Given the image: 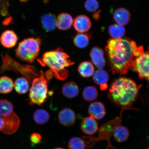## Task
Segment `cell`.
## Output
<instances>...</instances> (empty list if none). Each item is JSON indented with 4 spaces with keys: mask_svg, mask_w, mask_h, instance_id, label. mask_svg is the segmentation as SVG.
<instances>
[{
    "mask_svg": "<svg viewBox=\"0 0 149 149\" xmlns=\"http://www.w3.org/2000/svg\"><path fill=\"white\" fill-rule=\"evenodd\" d=\"M99 11L97 12H96L94 13L93 15V17L94 18V19L96 20H97L99 19L100 17V14Z\"/></svg>",
    "mask_w": 149,
    "mask_h": 149,
    "instance_id": "obj_35",
    "label": "cell"
},
{
    "mask_svg": "<svg viewBox=\"0 0 149 149\" xmlns=\"http://www.w3.org/2000/svg\"><path fill=\"white\" fill-rule=\"evenodd\" d=\"M3 125L1 131L6 135L15 133L19 128L20 120L18 115L13 112L9 116L3 117Z\"/></svg>",
    "mask_w": 149,
    "mask_h": 149,
    "instance_id": "obj_8",
    "label": "cell"
},
{
    "mask_svg": "<svg viewBox=\"0 0 149 149\" xmlns=\"http://www.w3.org/2000/svg\"><path fill=\"white\" fill-rule=\"evenodd\" d=\"M90 55L93 64L98 69H102L105 67L106 61L104 56L103 50L97 46L92 48Z\"/></svg>",
    "mask_w": 149,
    "mask_h": 149,
    "instance_id": "obj_13",
    "label": "cell"
},
{
    "mask_svg": "<svg viewBox=\"0 0 149 149\" xmlns=\"http://www.w3.org/2000/svg\"><path fill=\"white\" fill-rule=\"evenodd\" d=\"M14 107L12 102L6 99L0 100V116H9L13 112Z\"/></svg>",
    "mask_w": 149,
    "mask_h": 149,
    "instance_id": "obj_27",
    "label": "cell"
},
{
    "mask_svg": "<svg viewBox=\"0 0 149 149\" xmlns=\"http://www.w3.org/2000/svg\"><path fill=\"white\" fill-rule=\"evenodd\" d=\"M82 95L84 100L87 101H93L97 98L98 91L95 87L87 86L84 89Z\"/></svg>",
    "mask_w": 149,
    "mask_h": 149,
    "instance_id": "obj_28",
    "label": "cell"
},
{
    "mask_svg": "<svg viewBox=\"0 0 149 149\" xmlns=\"http://www.w3.org/2000/svg\"><path fill=\"white\" fill-rule=\"evenodd\" d=\"M43 29L47 32H51L57 27V18L54 15L49 13L43 15L41 18Z\"/></svg>",
    "mask_w": 149,
    "mask_h": 149,
    "instance_id": "obj_16",
    "label": "cell"
},
{
    "mask_svg": "<svg viewBox=\"0 0 149 149\" xmlns=\"http://www.w3.org/2000/svg\"><path fill=\"white\" fill-rule=\"evenodd\" d=\"M108 64L112 73L125 74L131 69L135 58L144 51L143 47L127 37L111 38L105 48Z\"/></svg>",
    "mask_w": 149,
    "mask_h": 149,
    "instance_id": "obj_1",
    "label": "cell"
},
{
    "mask_svg": "<svg viewBox=\"0 0 149 149\" xmlns=\"http://www.w3.org/2000/svg\"><path fill=\"white\" fill-rule=\"evenodd\" d=\"M88 112L90 116L98 120L103 118L106 114L105 106L100 102L91 103L89 106Z\"/></svg>",
    "mask_w": 149,
    "mask_h": 149,
    "instance_id": "obj_10",
    "label": "cell"
},
{
    "mask_svg": "<svg viewBox=\"0 0 149 149\" xmlns=\"http://www.w3.org/2000/svg\"><path fill=\"white\" fill-rule=\"evenodd\" d=\"M148 49H149V47L148 48Z\"/></svg>",
    "mask_w": 149,
    "mask_h": 149,
    "instance_id": "obj_40",
    "label": "cell"
},
{
    "mask_svg": "<svg viewBox=\"0 0 149 149\" xmlns=\"http://www.w3.org/2000/svg\"><path fill=\"white\" fill-rule=\"evenodd\" d=\"M1 13L2 15L5 16L8 13V12L7 8L1 9Z\"/></svg>",
    "mask_w": 149,
    "mask_h": 149,
    "instance_id": "obj_34",
    "label": "cell"
},
{
    "mask_svg": "<svg viewBox=\"0 0 149 149\" xmlns=\"http://www.w3.org/2000/svg\"><path fill=\"white\" fill-rule=\"evenodd\" d=\"M130 14L127 9L124 8L117 9L113 15V19L117 24L125 26L129 23Z\"/></svg>",
    "mask_w": 149,
    "mask_h": 149,
    "instance_id": "obj_17",
    "label": "cell"
},
{
    "mask_svg": "<svg viewBox=\"0 0 149 149\" xmlns=\"http://www.w3.org/2000/svg\"><path fill=\"white\" fill-rule=\"evenodd\" d=\"M50 115L45 110L40 109L35 111L33 115V119L37 124L43 125L49 121Z\"/></svg>",
    "mask_w": 149,
    "mask_h": 149,
    "instance_id": "obj_25",
    "label": "cell"
},
{
    "mask_svg": "<svg viewBox=\"0 0 149 149\" xmlns=\"http://www.w3.org/2000/svg\"><path fill=\"white\" fill-rule=\"evenodd\" d=\"M81 129L84 133L89 135L94 134L98 130V125L95 119L90 116L85 117L81 123Z\"/></svg>",
    "mask_w": 149,
    "mask_h": 149,
    "instance_id": "obj_14",
    "label": "cell"
},
{
    "mask_svg": "<svg viewBox=\"0 0 149 149\" xmlns=\"http://www.w3.org/2000/svg\"><path fill=\"white\" fill-rule=\"evenodd\" d=\"M132 69L141 79H149V53L143 51L135 58L132 65Z\"/></svg>",
    "mask_w": 149,
    "mask_h": 149,
    "instance_id": "obj_7",
    "label": "cell"
},
{
    "mask_svg": "<svg viewBox=\"0 0 149 149\" xmlns=\"http://www.w3.org/2000/svg\"><path fill=\"white\" fill-rule=\"evenodd\" d=\"M29 80L25 77L18 78L15 81V90L19 94H25L29 90Z\"/></svg>",
    "mask_w": 149,
    "mask_h": 149,
    "instance_id": "obj_22",
    "label": "cell"
},
{
    "mask_svg": "<svg viewBox=\"0 0 149 149\" xmlns=\"http://www.w3.org/2000/svg\"><path fill=\"white\" fill-rule=\"evenodd\" d=\"M42 136L37 133H33L31 134L30 137V140L33 145L39 144L42 141Z\"/></svg>",
    "mask_w": 149,
    "mask_h": 149,
    "instance_id": "obj_31",
    "label": "cell"
},
{
    "mask_svg": "<svg viewBox=\"0 0 149 149\" xmlns=\"http://www.w3.org/2000/svg\"><path fill=\"white\" fill-rule=\"evenodd\" d=\"M78 71L83 77H89L94 74V68L92 63L85 61L80 64L78 67Z\"/></svg>",
    "mask_w": 149,
    "mask_h": 149,
    "instance_id": "obj_23",
    "label": "cell"
},
{
    "mask_svg": "<svg viewBox=\"0 0 149 149\" xmlns=\"http://www.w3.org/2000/svg\"><path fill=\"white\" fill-rule=\"evenodd\" d=\"M19 1L25 3L26 2H27L28 0H19Z\"/></svg>",
    "mask_w": 149,
    "mask_h": 149,
    "instance_id": "obj_37",
    "label": "cell"
},
{
    "mask_svg": "<svg viewBox=\"0 0 149 149\" xmlns=\"http://www.w3.org/2000/svg\"><path fill=\"white\" fill-rule=\"evenodd\" d=\"M113 135L115 141L117 142L123 143L128 139L130 136V132L126 127L118 124L114 128Z\"/></svg>",
    "mask_w": 149,
    "mask_h": 149,
    "instance_id": "obj_19",
    "label": "cell"
},
{
    "mask_svg": "<svg viewBox=\"0 0 149 149\" xmlns=\"http://www.w3.org/2000/svg\"><path fill=\"white\" fill-rule=\"evenodd\" d=\"M62 92L64 96L72 98L78 96L79 89L76 84L73 81H68L65 83L62 88Z\"/></svg>",
    "mask_w": 149,
    "mask_h": 149,
    "instance_id": "obj_20",
    "label": "cell"
},
{
    "mask_svg": "<svg viewBox=\"0 0 149 149\" xmlns=\"http://www.w3.org/2000/svg\"><path fill=\"white\" fill-rule=\"evenodd\" d=\"M91 37L92 35L91 33H78L74 38V45L80 48L86 47L88 45Z\"/></svg>",
    "mask_w": 149,
    "mask_h": 149,
    "instance_id": "obj_21",
    "label": "cell"
},
{
    "mask_svg": "<svg viewBox=\"0 0 149 149\" xmlns=\"http://www.w3.org/2000/svg\"><path fill=\"white\" fill-rule=\"evenodd\" d=\"M41 42V40L39 38L24 39L19 44L15 50L16 56L26 62H34L40 52Z\"/></svg>",
    "mask_w": 149,
    "mask_h": 149,
    "instance_id": "obj_6",
    "label": "cell"
},
{
    "mask_svg": "<svg viewBox=\"0 0 149 149\" xmlns=\"http://www.w3.org/2000/svg\"><path fill=\"white\" fill-rule=\"evenodd\" d=\"M148 80H149V79H148Z\"/></svg>",
    "mask_w": 149,
    "mask_h": 149,
    "instance_id": "obj_41",
    "label": "cell"
},
{
    "mask_svg": "<svg viewBox=\"0 0 149 149\" xmlns=\"http://www.w3.org/2000/svg\"><path fill=\"white\" fill-rule=\"evenodd\" d=\"M14 87L12 79L6 76L0 77V93L6 94L12 92Z\"/></svg>",
    "mask_w": 149,
    "mask_h": 149,
    "instance_id": "obj_24",
    "label": "cell"
},
{
    "mask_svg": "<svg viewBox=\"0 0 149 149\" xmlns=\"http://www.w3.org/2000/svg\"><path fill=\"white\" fill-rule=\"evenodd\" d=\"M85 9L88 12H95L98 8L99 5L97 0H87L85 3Z\"/></svg>",
    "mask_w": 149,
    "mask_h": 149,
    "instance_id": "obj_30",
    "label": "cell"
},
{
    "mask_svg": "<svg viewBox=\"0 0 149 149\" xmlns=\"http://www.w3.org/2000/svg\"><path fill=\"white\" fill-rule=\"evenodd\" d=\"M48 80L42 70L39 77L33 80L28 99L29 105L40 106L45 102L48 97Z\"/></svg>",
    "mask_w": 149,
    "mask_h": 149,
    "instance_id": "obj_4",
    "label": "cell"
},
{
    "mask_svg": "<svg viewBox=\"0 0 149 149\" xmlns=\"http://www.w3.org/2000/svg\"><path fill=\"white\" fill-rule=\"evenodd\" d=\"M18 40L17 35L14 31L7 30L4 31L0 37V42L4 47L10 48L15 46Z\"/></svg>",
    "mask_w": 149,
    "mask_h": 149,
    "instance_id": "obj_9",
    "label": "cell"
},
{
    "mask_svg": "<svg viewBox=\"0 0 149 149\" xmlns=\"http://www.w3.org/2000/svg\"><path fill=\"white\" fill-rule=\"evenodd\" d=\"M13 20V18L12 16H9L8 17L6 18L3 22V24L4 26H7L12 23Z\"/></svg>",
    "mask_w": 149,
    "mask_h": 149,
    "instance_id": "obj_32",
    "label": "cell"
},
{
    "mask_svg": "<svg viewBox=\"0 0 149 149\" xmlns=\"http://www.w3.org/2000/svg\"><path fill=\"white\" fill-rule=\"evenodd\" d=\"M109 78V74L102 69L96 70L93 74V81L100 86V89L102 91H105L107 88Z\"/></svg>",
    "mask_w": 149,
    "mask_h": 149,
    "instance_id": "obj_15",
    "label": "cell"
},
{
    "mask_svg": "<svg viewBox=\"0 0 149 149\" xmlns=\"http://www.w3.org/2000/svg\"><path fill=\"white\" fill-rule=\"evenodd\" d=\"M91 26L90 19L85 15H80L74 19V26L78 32H86L90 29Z\"/></svg>",
    "mask_w": 149,
    "mask_h": 149,
    "instance_id": "obj_12",
    "label": "cell"
},
{
    "mask_svg": "<svg viewBox=\"0 0 149 149\" xmlns=\"http://www.w3.org/2000/svg\"><path fill=\"white\" fill-rule=\"evenodd\" d=\"M2 64L0 68V73L6 70H12L19 73L31 83L32 80L39 74L35 67L27 65H22L12 59L8 54H1Z\"/></svg>",
    "mask_w": 149,
    "mask_h": 149,
    "instance_id": "obj_5",
    "label": "cell"
},
{
    "mask_svg": "<svg viewBox=\"0 0 149 149\" xmlns=\"http://www.w3.org/2000/svg\"><path fill=\"white\" fill-rule=\"evenodd\" d=\"M73 23L72 17L67 13H62L57 18V27L60 30L65 31L70 29Z\"/></svg>",
    "mask_w": 149,
    "mask_h": 149,
    "instance_id": "obj_18",
    "label": "cell"
},
{
    "mask_svg": "<svg viewBox=\"0 0 149 149\" xmlns=\"http://www.w3.org/2000/svg\"><path fill=\"white\" fill-rule=\"evenodd\" d=\"M37 61L42 66L49 67L56 77L62 81L68 77L67 68L74 64L69 56L59 47L55 51L46 52Z\"/></svg>",
    "mask_w": 149,
    "mask_h": 149,
    "instance_id": "obj_3",
    "label": "cell"
},
{
    "mask_svg": "<svg viewBox=\"0 0 149 149\" xmlns=\"http://www.w3.org/2000/svg\"><path fill=\"white\" fill-rule=\"evenodd\" d=\"M146 149H149V148H146Z\"/></svg>",
    "mask_w": 149,
    "mask_h": 149,
    "instance_id": "obj_39",
    "label": "cell"
},
{
    "mask_svg": "<svg viewBox=\"0 0 149 149\" xmlns=\"http://www.w3.org/2000/svg\"><path fill=\"white\" fill-rule=\"evenodd\" d=\"M140 87L138 86L133 80L120 78L111 84L108 98L117 107L128 109L135 102Z\"/></svg>",
    "mask_w": 149,
    "mask_h": 149,
    "instance_id": "obj_2",
    "label": "cell"
},
{
    "mask_svg": "<svg viewBox=\"0 0 149 149\" xmlns=\"http://www.w3.org/2000/svg\"><path fill=\"white\" fill-rule=\"evenodd\" d=\"M54 149H64L62 148H56Z\"/></svg>",
    "mask_w": 149,
    "mask_h": 149,
    "instance_id": "obj_38",
    "label": "cell"
},
{
    "mask_svg": "<svg viewBox=\"0 0 149 149\" xmlns=\"http://www.w3.org/2000/svg\"><path fill=\"white\" fill-rule=\"evenodd\" d=\"M3 125V119L0 116V130H1Z\"/></svg>",
    "mask_w": 149,
    "mask_h": 149,
    "instance_id": "obj_36",
    "label": "cell"
},
{
    "mask_svg": "<svg viewBox=\"0 0 149 149\" xmlns=\"http://www.w3.org/2000/svg\"><path fill=\"white\" fill-rule=\"evenodd\" d=\"M58 118L59 123L63 126H71L75 122V113L72 109L65 108L59 112Z\"/></svg>",
    "mask_w": 149,
    "mask_h": 149,
    "instance_id": "obj_11",
    "label": "cell"
},
{
    "mask_svg": "<svg viewBox=\"0 0 149 149\" xmlns=\"http://www.w3.org/2000/svg\"><path fill=\"white\" fill-rule=\"evenodd\" d=\"M9 6V3L8 2L3 1H0V7L3 8H7Z\"/></svg>",
    "mask_w": 149,
    "mask_h": 149,
    "instance_id": "obj_33",
    "label": "cell"
},
{
    "mask_svg": "<svg viewBox=\"0 0 149 149\" xmlns=\"http://www.w3.org/2000/svg\"><path fill=\"white\" fill-rule=\"evenodd\" d=\"M85 146L84 141L79 137L72 138L68 141L69 149H85Z\"/></svg>",
    "mask_w": 149,
    "mask_h": 149,
    "instance_id": "obj_29",
    "label": "cell"
},
{
    "mask_svg": "<svg viewBox=\"0 0 149 149\" xmlns=\"http://www.w3.org/2000/svg\"><path fill=\"white\" fill-rule=\"evenodd\" d=\"M108 31L112 38L119 39L123 38L124 36L125 29L124 26L115 24L109 26Z\"/></svg>",
    "mask_w": 149,
    "mask_h": 149,
    "instance_id": "obj_26",
    "label": "cell"
}]
</instances>
